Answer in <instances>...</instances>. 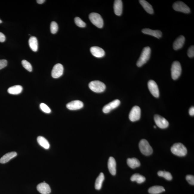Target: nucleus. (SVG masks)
<instances>
[{"instance_id": "1", "label": "nucleus", "mask_w": 194, "mask_h": 194, "mask_svg": "<svg viewBox=\"0 0 194 194\" xmlns=\"http://www.w3.org/2000/svg\"><path fill=\"white\" fill-rule=\"evenodd\" d=\"M151 49L149 47H146L143 49L140 57L137 62V66L141 67L149 60L150 57Z\"/></svg>"}, {"instance_id": "2", "label": "nucleus", "mask_w": 194, "mask_h": 194, "mask_svg": "<svg viewBox=\"0 0 194 194\" xmlns=\"http://www.w3.org/2000/svg\"><path fill=\"white\" fill-rule=\"evenodd\" d=\"M171 151L174 154L179 156H186L187 153L186 147L181 143L174 144L171 148Z\"/></svg>"}, {"instance_id": "3", "label": "nucleus", "mask_w": 194, "mask_h": 194, "mask_svg": "<svg viewBox=\"0 0 194 194\" xmlns=\"http://www.w3.org/2000/svg\"><path fill=\"white\" fill-rule=\"evenodd\" d=\"M139 147L140 150L143 154L146 156H149L152 154L153 150L150 145L149 142L145 139L141 140L139 143Z\"/></svg>"}, {"instance_id": "4", "label": "nucleus", "mask_w": 194, "mask_h": 194, "mask_svg": "<svg viewBox=\"0 0 194 194\" xmlns=\"http://www.w3.org/2000/svg\"><path fill=\"white\" fill-rule=\"evenodd\" d=\"M89 87L92 91L96 93L103 92L106 89L105 84L99 81L91 82L89 84Z\"/></svg>"}, {"instance_id": "5", "label": "nucleus", "mask_w": 194, "mask_h": 194, "mask_svg": "<svg viewBox=\"0 0 194 194\" xmlns=\"http://www.w3.org/2000/svg\"><path fill=\"white\" fill-rule=\"evenodd\" d=\"M181 73V67L178 61H174L171 67V75L173 80H176L179 78Z\"/></svg>"}, {"instance_id": "6", "label": "nucleus", "mask_w": 194, "mask_h": 194, "mask_svg": "<svg viewBox=\"0 0 194 194\" xmlns=\"http://www.w3.org/2000/svg\"><path fill=\"white\" fill-rule=\"evenodd\" d=\"M89 19L92 23L98 28L103 27L104 22L103 19L99 14L92 13L90 14Z\"/></svg>"}, {"instance_id": "7", "label": "nucleus", "mask_w": 194, "mask_h": 194, "mask_svg": "<svg viewBox=\"0 0 194 194\" xmlns=\"http://www.w3.org/2000/svg\"><path fill=\"white\" fill-rule=\"evenodd\" d=\"M141 116V110L140 107L135 106L132 107L130 113L129 118L130 120L133 122L140 120Z\"/></svg>"}, {"instance_id": "8", "label": "nucleus", "mask_w": 194, "mask_h": 194, "mask_svg": "<svg viewBox=\"0 0 194 194\" xmlns=\"http://www.w3.org/2000/svg\"><path fill=\"white\" fill-rule=\"evenodd\" d=\"M173 7L176 11L185 13H189L190 12V8L182 1H178L174 3L173 4Z\"/></svg>"}, {"instance_id": "9", "label": "nucleus", "mask_w": 194, "mask_h": 194, "mask_svg": "<svg viewBox=\"0 0 194 194\" xmlns=\"http://www.w3.org/2000/svg\"><path fill=\"white\" fill-rule=\"evenodd\" d=\"M154 119L155 123L158 127L161 129H165L168 127V121L162 116L158 115H155Z\"/></svg>"}, {"instance_id": "10", "label": "nucleus", "mask_w": 194, "mask_h": 194, "mask_svg": "<svg viewBox=\"0 0 194 194\" xmlns=\"http://www.w3.org/2000/svg\"><path fill=\"white\" fill-rule=\"evenodd\" d=\"M149 89L153 96L158 98L159 96V91L157 84L155 81L150 80L148 82Z\"/></svg>"}, {"instance_id": "11", "label": "nucleus", "mask_w": 194, "mask_h": 194, "mask_svg": "<svg viewBox=\"0 0 194 194\" xmlns=\"http://www.w3.org/2000/svg\"><path fill=\"white\" fill-rule=\"evenodd\" d=\"M64 68L62 64L58 63L54 66L52 72V76L54 78H58L63 75Z\"/></svg>"}, {"instance_id": "12", "label": "nucleus", "mask_w": 194, "mask_h": 194, "mask_svg": "<svg viewBox=\"0 0 194 194\" xmlns=\"http://www.w3.org/2000/svg\"><path fill=\"white\" fill-rule=\"evenodd\" d=\"M121 101L119 100L116 99L105 105L103 107V111L105 113H108L113 109L117 107L120 104Z\"/></svg>"}, {"instance_id": "13", "label": "nucleus", "mask_w": 194, "mask_h": 194, "mask_svg": "<svg viewBox=\"0 0 194 194\" xmlns=\"http://www.w3.org/2000/svg\"><path fill=\"white\" fill-rule=\"evenodd\" d=\"M66 107L67 108L70 110H78L83 107L84 104L80 100H75L68 103Z\"/></svg>"}, {"instance_id": "14", "label": "nucleus", "mask_w": 194, "mask_h": 194, "mask_svg": "<svg viewBox=\"0 0 194 194\" xmlns=\"http://www.w3.org/2000/svg\"><path fill=\"white\" fill-rule=\"evenodd\" d=\"M37 189L42 194H49L51 191L50 186L46 183L39 184L37 186Z\"/></svg>"}, {"instance_id": "15", "label": "nucleus", "mask_w": 194, "mask_h": 194, "mask_svg": "<svg viewBox=\"0 0 194 194\" xmlns=\"http://www.w3.org/2000/svg\"><path fill=\"white\" fill-rule=\"evenodd\" d=\"M91 53L97 58H102L105 55L104 51L103 49L98 47H92L90 48Z\"/></svg>"}, {"instance_id": "16", "label": "nucleus", "mask_w": 194, "mask_h": 194, "mask_svg": "<svg viewBox=\"0 0 194 194\" xmlns=\"http://www.w3.org/2000/svg\"><path fill=\"white\" fill-rule=\"evenodd\" d=\"M185 41V37L183 35H181L176 39L173 44L174 50H177L182 48L184 45Z\"/></svg>"}, {"instance_id": "17", "label": "nucleus", "mask_w": 194, "mask_h": 194, "mask_svg": "<svg viewBox=\"0 0 194 194\" xmlns=\"http://www.w3.org/2000/svg\"><path fill=\"white\" fill-rule=\"evenodd\" d=\"M114 9L115 14L116 15H121L123 12V3L121 0H116L114 1Z\"/></svg>"}, {"instance_id": "18", "label": "nucleus", "mask_w": 194, "mask_h": 194, "mask_svg": "<svg viewBox=\"0 0 194 194\" xmlns=\"http://www.w3.org/2000/svg\"><path fill=\"white\" fill-rule=\"evenodd\" d=\"M142 32L144 34L151 35L158 39L161 38L162 36V33L159 30H155L149 29H144L142 30Z\"/></svg>"}, {"instance_id": "19", "label": "nucleus", "mask_w": 194, "mask_h": 194, "mask_svg": "<svg viewBox=\"0 0 194 194\" xmlns=\"http://www.w3.org/2000/svg\"><path fill=\"white\" fill-rule=\"evenodd\" d=\"M108 168L109 172L113 175L116 174V162L115 159L112 157L109 158L108 161Z\"/></svg>"}, {"instance_id": "20", "label": "nucleus", "mask_w": 194, "mask_h": 194, "mask_svg": "<svg viewBox=\"0 0 194 194\" xmlns=\"http://www.w3.org/2000/svg\"><path fill=\"white\" fill-rule=\"evenodd\" d=\"M17 153L16 152H11L8 153L3 156L0 159V163L5 164L7 163L12 158L17 156Z\"/></svg>"}, {"instance_id": "21", "label": "nucleus", "mask_w": 194, "mask_h": 194, "mask_svg": "<svg viewBox=\"0 0 194 194\" xmlns=\"http://www.w3.org/2000/svg\"><path fill=\"white\" fill-rule=\"evenodd\" d=\"M127 163L129 167L133 169L140 167L141 165L140 161L136 158H128Z\"/></svg>"}, {"instance_id": "22", "label": "nucleus", "mask_w": 194, "mask_h": 194, "mask_svg": "<svg viewBox=\"0 0 194 194\" xmlns=\"http://www.w3.org/2000/svg\"><path fill=\"white\" fill-rule=\"evenodd\" d=\"M30 47L33 52H37L38 48V41L36 37L31 36L29 41Z\"/></svg>"}, {"instance_id": "23", "label": "nucleus", "mask_w": 194, "mask_h": 194, "mask_svg": "<svg viewBox=\"0 0 194 194\" xmlns=\"http://www.w3.org/2000/svg\"><path fill=\"white\" fill-rule=\"evenodd\" d=\"M139 2H140V4L141 5L144 10L148 13L150 14H153L154 13L153 7L147 1H144V0H140V1H139Z\"/></svg>"}, {"instance_id": "24", "label": "nucleus", "mask_w": 194, "mask_h": 194, "mask_svg": "<svg viewBox=\"0 0 194 194\" xmlns=\"http://www.w3.org/2000/svg\"><path fill=\"white\" fill-rule=\"evenodd\" d=\"M23 88L22 86L15 85L10 87L8 89V93L10 94L17 95L22 92Z\"/></svg>"}, {"instance_id": "25", "label": "nucleus", "mask_w": 194, "mask_h": 194, "mask_svg": "<svg viewBox=\"0 0 194 194\" xmlns=\"http://www.w3.org/2000/svg\"><path fill=\"white\" fill-rule=\"evenodd\" d=\"M105 179L104 175L103 173H101L97 178L95 183V188L97 190L101 189L104 180Z\"/></svg>"}, {"instance_id": "26", "label": "nucleus", "mask_w": 194, "mask_h": 194, "mask_svg": "<svg viewBox=\"0 0 194 194\" xmlns=\"http://www.w3.org/2000/svg\"><path fill=\"white\" fill-rule=\"evenodd\" d=\"M37 141L42 147L46 149H48L50 147V144L46 139L42 136H39L37 138Z\"/></svg>"}, {"instance_id": "27", "label": "nucleus", "mask_w": 194, "mask_h": 194, "mask_svg": "<svg viewBox=\"0 0 194 194\" xmlns=\"http://www.w3.org/2000/svg\"><path fill=\"white\" fill-rule=\"evenodd\" d=\"M165 191V189L161 186H154L149 189L148 191L151 194H158Z\"/></svg>"}, {"instance_id": "28", "label": "nucleus", "mask_w": 194, "mask_h": 194, "mask_svg": "<svg viewBox=\"0 0 194 194\" xmlns=\"http://www.w3.org/2000/svg\"><path fill=\"white\" fill-rule=\"evenodd\" d=\"M130 180L132 181H136L138 184H141L145 181L146 178L145 177L139 174H135L132 175L130 178Z\"/></svg>"}, {"instance_id": "29", "label": "nucleus", "mask_w": 194, "mask_h": 194, "mask_svg": "<svg viewBox=\"0 0 194 194\" xmlns=\"http://www.w3.org/2000/svg\"><path fill=\"white\" fill-rule=\"evenodd\" d=\"M158 175L160 177H163L168 181H171L172 179V176L170 173L165 171H160L158 172Z\"/></svg>"}, {"instance_id": "30", "label": "nucleus", "mask_w": 194, "mask_h": 194, "mask_svg": "<svg viewBox=\"0 0 194 194\" xmlns=\"http://www.w3.org/2000/svg\"><path fill=\"white\" fill-rule=\"evenodd\" d=\"M75 22L76 25L80 27H84L86 26L85 23L80 18L76 17L75 19Z\"/></svg>"}, {"instance_id": "31", "label": "nucleus", "mask_w": 194, "mask_h": 194, "mask_svg": "<svg viewBox=\"0 0 194 194\" xmlns=\"http://www.w3.org/2000/svg\"><path fill=\"white\" fill-rule=\"evenodd\" d=\"M22 64L24 68H25L26 70L29 72L32 71L33 68L31 64L29 62L25 60H23L22 61Z\"/></svg>"}, {"instance_id": "32", "label": "nucleus", "mask_w": 194, "mask_h": 194, "mask_svg": "<svg viewBox=\"0 0 194 194\" xmlns=\"http://www.w3.org/2000/svg\"><path fill=\"white\" fill-rule=\"evenodd\" d=\"M58 30V26L57 23L56 22L53 21L51 22L50 24L51 32L53 34H55L57 32Z\"/></svg>"}, {"instance_id": "33", "label": "nucleus", "mask_w": 194, "mask_h": 194, "mask_svg": "<svg viewBox=\"0 0 194 194\" xmlns=\"http://www.w3.org/2000/svg\"><path fill=\"white\" fill-rule=\"evenodd\" d=\"M40 107L41 110L44 112L47 113H49L51 112L50 109L45 104L41 103L40 104Z\"/></svg>"}, {"instance_id": "34", "label": "nucleus", "mask_w": 194, "mask_h": 194, "mask_svg": "<svg viewBox=\"0 0 194 194\" xmlns=\"http://www.w3.org/2000/svg\"><path fill=\"white\" fill-rule=\"evenodd\" d=\"M187 54L189 57L193 58L194 56V47L192 46L188 49Z\"/></svg>"}, {"instance_id": "35", "label": "nucleus", "mask_w": 194, "mask_h": 194, "mask_svg": "<svg viewBox=\"0 0 194 194\" xmlns=\"http://www.w3.org/2000/svg\"><path fill=\"white\" fill-rule=\"evenodd\" d=\"M186 179L188 181V182L190 184L194 185V176L190 175H187Z\"/></svg>"}, {"instance_id": "36", "label": "nucleus", "mask_w": 194, "mask_h": 194, "mask_svg": "<svg viewBox=\"0 0 194 194\" xmlns=\"http://www.w3.org/2000/svg\"><path fill=\"white\" fill-rule=\"evenodd\" d=\"M7 65V61L6 60H0V70L4 68Z\"/></svg>"}, {"instance_id": "37", "label": "nucleus", "mask_w": 194, "mask_h": 194, "mask_svg": "<svg viewBox=\"0 0 194 194\" xmlns=\"http://www.w3.org/2000/svg\"><path fill=\"white\" fill-rule=\"evenodd\" d=\"M6 40V37L3 33L0 32V42L3 43Z\"/></svg>"}, {"instance_id": "38", "label": "nucleus", "mask_w": 194, "mask_h": 194, "mask_svg": "<svg viewBox=\"0 0 194 194\" xmlns=\"http://www.w3.org/2000/svg\"><path fill=\"white\" fill-rule=\"evenodd\" d=\"M189 113L190 116H193L194 115V107H192L190 109Z\"/></svg>"}, {"instance_id": "39", "label": "nucleus", "mask_w": 194, "mask_h": 194, "mask_svg": "<svg viewBox=\"0 0 194 194\" xmlns=\"http://www.w3.org/2000/svg\"><path fill=\"white\" fill-rule=\"evenodd\" d=\"M45 1V0H37V1H36L37 3H38L39 4H43V3Z\"/></svg>"}, {"instance_id": "40", "label": "nucleus", "mask_w": 194, "mask_h": 194, "mask_svg": "<svg viewBox=\"0 0 194 194\" xmlns=\"http://www.w3.org/2000/svg\"><path fill=\"white\" fill-rule=\"evenodd\" d=\"M2 21H1V19H0V24L1 23H2Z\"/></svg>"}, {"instance_id": "41", "label": "nucleus", "mask_w": 194, "mask_h": 194, "mask_svg": "<svg viewBox=\"0 0 194 194\" xmlns=\"http://www.w3.org/2000/svg\"><path fill=\"white\" fill-rule=\"evenodd\" d=\"M154 127L155 128H156V127L154 126Z\"/></svg>"}]
</instances>
